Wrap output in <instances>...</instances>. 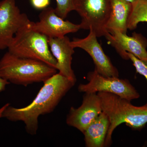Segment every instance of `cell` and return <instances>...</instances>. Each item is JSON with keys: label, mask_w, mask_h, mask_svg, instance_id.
Returning a JSON list of instances; mask_svg holds the SVG:
<instances>
[{"label": "cell", "mask_w": 147, "mask_h": 147, "mask_svg": "<svg viewBox=\"0 0 147 147\" xmlns=\"http://www.w3.org/2000/svg\"><path fill=\"white\" fill-rule=\"evenodd\" d=\"M76 82L57 73L43 83L36 96L29 105L16 108L9 104L5 109L3 117L11 121H22L27 133L36 134L40 116L50 114Z\"/></svg>", "instance_id": "1"}, {"label": "cell", "mask_w": 147, "mask_h": 147, "mask_svg": "<svg viewBox=\"0 0 147 147\" xmlns=\"http://www.w3.org/2000/svg\"><path fill=\"white\" fill-rule=\"evenodd\" d=\"M97 93L101 100L102 111L107 115L110 121L105 147L111 145L113 131L121 124L125 123L132 129L140 130L147 123L146 105L134 106L131 101L110 93Z\"/></svg>", "instance_id": "2"}, {"label": "cell", "mask_w": 147, "mask_h": 147, "mask_svg": "<svg viewBox=\"0 0 147 147\" xmlns=\"http://www.w3.org/2000/svg\"><path fill=\"white\" fill-rule=\"evenodd\" d=\"M57 71L42 62L19 57L8 51L0 60V75L15 85L26 87L34 83H44Z\"/></svg>", "instance_id": "3"}, {"label": "cell", "mask_w": 147, "mask_h": 147, "mask_svg": "<svg viewBox=\"0 0 147 147\" xmlns=\"http://www.w3.org/2000/svg\"><path fill=\"white\" fill-rule=\"evenodd\" d=\"M28 26L16 33L7 48L8 52L19 57L40 61L56 69L57 61L50 51L48 37Z\"/></svg>", "instance_id": "4"}, {"label": "cell", "mask_w": 147, "mask_h": 147, "mask_svg": "<svg viewBox=\"0 0 147 147\" xmlns=\"http://www.w3.org/2000/svg\"><path fill=\"white\" fill-rule=\"evenodd\" d=\"M73 3L74 10L82 18L81 29L92 31L97 37L105 36L111 0H73Z\"/></svg>", "instance_id": "5"}, {"label": "cell", "mask_w": 147, "mask_h": 147, "mask_svg": "<svg viewBox=\"0 0 147 147\" xmlns=\"http://www.w3.org/2000/svg\"><path fill=\"white\" fill-rule=\"evenodd\" d=\"M87 79L88 83L80 84L78 86L79 92L85 93H110L129 101L140 97L138 92L127 79L103 76L95 69L88 74Z\"/></svg>", "instance_id": "6"}, {"label": "cell", "mask_w": 147, "mask_h": 147, "mask_svg": "<svg viewBox=\"0 0 147 147\" xmlns=\"http://www.w3.org/2000/svg\"><path fill=\"white\" fill-rule=\"evenodd\" d=\"M32 21L21 13L15 0H3L0 3V50L8 48L14 36L21 28Z\"/></svg>", "instance_id": "7"}, {"label": "cell", "mask_w": 147, "mask_h": 147, "mask_svg": "<svg viewBox=\"0 0 147 147\" xmlns=\"http://www.w3.org/2000/svg\"><path fill=\"white\" fill-rule=\"evenodd\" d=\"M39 19L38 22H32L28 27L46 36L48 38L62 37L81 29L80 24L65 21L56 13L55 9L49 7L40 13Z\"/></svg>", "instance_id": "8"}, {"label": "cell", "mask_w": 147, "mask_h": 147, "mask_svg": "<svg viewBox=\"0 0 147 147\" xmlns=\"http://www.w3.org/2000/svg\"><path fill=\"white\" fill-rule=\"evenodd\" d=\"M96 36L92 31L85 38H74L71 45L74 48L83 49L90 55L95 65V70L102 76L106 77H119L117 69L105 55L98 42Z\"/></svg>", "instance_id": "9"}, {"label": "cell", "mask_w": 147, "mask_h": 147, "mask_svg": "<svg viewBox=\"0 0 147 147\" xmlns=\"http://www.w3.org/2000/svg\"><path fill=\"white\" fill-rule=\"evenodd\" d=\"M102 112L101 100L97 93H85L81 106L70 108L66 123L83 133Z\"/></svg>", "instance_id": "10"}, {"label": "cell", "mask_w": 147, "mask_h": 147, "mask_svg": "<svg viewBox=\"0 0 147 147\" xmlns=\"http://www.w3.org/2000/svg\"><path fill=\"white\" fill-rule=\"evenodd\" d=\"M105 36L123 59L129 60L128 53L140 59L147 61V40L141 34L134 32L130 36L127 34L113 30L108 32Z\"/></svg>", "instance_id": "11"}, {"label": "cell", "mask_w": 147, "mask_h": 147, "mask_svg": "<svg viewBox=\"0 0 147 147\" xmlns=\"http://www.w3.org/2000/svg\"><path fill=\"white\" fill-rule=\"evenodd\" d=\"M50 51L57 61L56 69L59 73L69 79L76 81L74 71L71 67L72 56L74 49L71 41L67 36L60 38H48Z\"/></svg>", "instance_id": "12"}, {"label": "cell", "mask_w": 147, "mask_h": 147, "mask_svg": "<svg viewBox=\"0 0 147 147\" xmlns=\"http://www.w3.org/2000/svg\"><path fill=\"white\" fill-rule=\"evenodd\" d=\"M110 126L108 116L102 112L83 133L86 146L105 147V139Z\"/></svg>", "instance_id": "13"}, {"label": "cell", "mask_w": 147, "mask_h": 147, "mask_svg": "<svg viewBox=\"0 0 147 147\" xmlns=\"http://www.w3.org/2000/svg\"><path fill=\"white\" fill-rule=\"evenodd\" d=\"M131 6L126 0H111V13L105 27L107 32L117 30L126 34Z\"/></svg>", "instance_id": "14"}, {"label": "cell", "mask_w": 147, "mask_h": 147, "mask_svg": "<svg viewBox=\"0 0 147 147\" xmlns=\"http://www.w3.org/2000/svg\"><path fill=\"white\" fill-rule=\"evenodd\" d=\"M127 23L128 30H132L141 22L147 23V0H136L132 3Z\"/></svg>", "instance_id": "15"}, {"label": "cell", "mask_w": 147, "mask_h": 147, "mask_svg": "<svg viewBox=\"0 0 147 147\" xmlns=\"http://www.w3.org/2000/svg\"><path fill=\"white\" fill-rule=\"evenodd\" d=\"M57 7L55 9L56 13L63 19L66 18L69 12L74 10L73 0H56Z\"/></svg>", "instance_id": "16"}, {"label": "cell", "mask_w": 147, "mask_h": 147, "mask_svg": "<svg viewBox=\"0 0 147 147\" xmlns=\"http://www.w3.org/2000/svg\"><path fill=\"white\" fill-rule=\"evenodd\" d=\"M127 54L137 73L144 76L147 82V61L140 59L131 53H127ZM145 105L147 106V102Z\"/></svg>", "instance_id": "17"}, {"label": "cell", "mask_w": 147, "mask_h": 147, "mask_svg": "<svg viewBox=\"0 0 147 147\" xmlns=\"http://www.w3.org/2000/svg\"><path fill=\"white\" fill-rule=\"evenodd\" d=\"M30 2L35 9L43 10L50 5V0H30Z\"/></svg>", "instance_id": "18"}, {"label": "cell", "mask_w": 147, "mask_h": 147, "mask_svg": "<svg viewBox=\"0 0 147 147\" xmlns=\"http://www.w3.org/2000/svg\"><path fill=\"white\" fill-rule=\"evenodd\" d=\"M9 84V82L3 79L0 75V92L4 91L7 85Z\"/></svg>", "instance_id": "19"}, {"label": "cell", "mask_w": 147, "mask_h": 147, "mask_svg": "<svg viewBox=\"0 0 147 147\" xmlns=\"http://www.w3.org/2000/svg\"><path fill=\"white\" fill-rule=\"evenodd\" d=\"M9 103H7L4 106H3L2 107H1V108H0V118L3 117V113L5 109L6 108V107L9 105Z\"/></svg>", "instance_id": "20"}, {"label": "cell", "mask_w": 147, "mask_h": 147, "mask_svg": "<svg viewBox=\"0 0 147 147\" xmlns=\"http://www.w3.org/2000/svg\"><path fill=\"white\" fill-rule=\"evenodd\" d=\"M127 1L131 3L134 2L136 0H126Z\"/></svg>", "instance_id": "21"}, {"label": "cell", "mask_w": 147, "mask_h": 147, "mask_svg": "<svg viewBox=\"0 0 147 147\" xmlns=\"http://www.w3.org/2000/svg\"><path fill=\"white\" fill-rule=\"evenodd\" d=\"M0 3H1V1H0Z\"/></svg>", "instance_id": "22"}]
</instances>
